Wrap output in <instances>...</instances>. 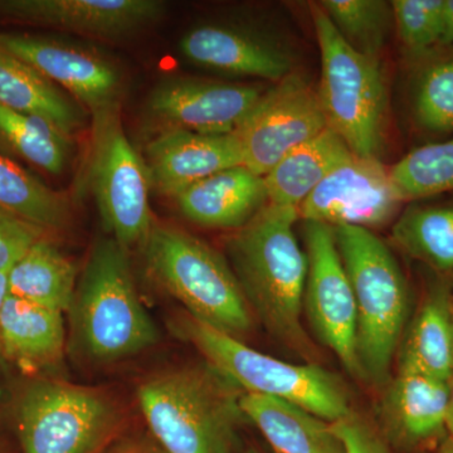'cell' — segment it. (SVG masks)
<instances>
[{"label": "cell", "mask_w": 453, "mask_h": 453, "mask_svg": "<svg viewBox=\"0 0 453 453\" xmlns=\"http://www.w3.org/2000/svg\"><path fill=\"white\" fill-rule=\"evenodd\" d=\"M299 210L267 203L226 243L231 268L253 316L282 345L309 363L315 349L301 323L308 257L294 226Z\"/></svg>", "instance_id": "obj_1"}, {"label": "cell", "mask_w": 453, "mask_h": 453, "mask_svg": "<svg viewBox=\"0 0 453 453\" xmlns=\"http://www.w3.org/2000/svg\"><path fill=\"white\" fill-rule=\"evenodd\" d=\"M242 395L207 362L153 372L136 388L151 436L168 453H234L247 421Z\"/></svg>", "instance_id": "obj_2"}, {"label": "cell", "mask_w": 453, "mask_h": 453, "mask_svg": "<svg viewBox=\"0 0 453 453\" xmlns=\"http://www.w3.org/2000/svg\"><path fill=\"white\" fill-rule=\"evenodd\" d=\"M71 319L73 350L92 365H111L159 342L131 273L127 250L112 237L98 240L77 283Z\"/></svg>", "instance_id": "obj_3"}, {"label": "cell", "mask_w": 453, "mask_h": 453, "mask_svg": "<svg viewBox=\"0 0 453 453\" xmlns=\"http://www.w3.org/2000/svg\"><path fill=\"white\" fill-rule=\"evenodd\" d=\"M357 306V353L365 380L386 386L403 336L410 292L389 247L363 226H333Z\"/></svg>", "instance_id": "obj_4"}, {"label": "cell", "mask_w": 453, "mask_h": 453, "mask_svg": "<svg viewBox=\"0 0 453 453\" xmlns=\"http://www.w3.org/2000/svg\"><path fill=\"white\" fill-rule=\"evenodd\" d=\"M172 329L243 393L283 399L329 423L353 412L344 381L323 366L291 365L259 353L242 340L219 332L186 311L173 319Z\"/></svg>", "instance_id": "obj_5"}, {"label": "cell", "mask_w": 453, "mask_h": 453, "mask_svg": "<svg viewBox=\"0 0 453 453\" xmlns=\"http://www.w3.org/2000/svg\"><path fill=\"white\" fill-rule=\"evenodd\" d=\"M142 251L151 281L188 314L238 340L251 332L255 316L237 277L210 244L177 226L154 225Z\"/></svg>", "instance_id": "obj_6"}, {"label": "cell", "mask_w": 453, "mask_h": 453, "mask_svg": "<svg viewBox=\"0 0 453 453\" xmlns=\"http://www.w3.org/2000/svg\"><path fill=\"white\" fill-rule=\"evenodd\" d=\"M321 56L318 92L327 129L357 157H377L388 122V91L380 58L357 52L320 7L311 5Z\"/></svg>", "instance_id": "obj_7"}, {"label": "cell", "mask_w": 453, "mask_h": 453, "mask_svg": "<svg viewBox=\"0 0 453 453\" xmlns=\"http://www.w3.org/2000/svg\"><path fill=\"white\" fill-rule=\"evenodd\" d=\"M11 412L23 453H95L124 418L110 390L46 375L20 387Z\"/></svg>", "instance_id": "obj_8"}, {"label": "cell", "mask_w": 453, "mask_h": 453, "mask_svg": "<svg viewBox=\"0 0 453 453\" xmlns=\"http://www.w3.org/2000/svg\"><path fill=\"white\" fill-rule=\"evenodd\" d=\"M91 115L89 181L101 220L127 251L131 247L142 249L154 226L148 166L125 134L121 105Z\"/></svg>", "instance_id": "obj_9"}, {"label": "cell", "mask_w": 453, "mask_h": 453, "mask_svg": "<svg viewBox=\"0 0 453 453\" xmlns=\"http://www.w3.org/2000/svg\"><path fill=\"white\" fill-rule=\"evenodd\" d=\"M303 237L308 257L303 311L310 327L351 377L365 380L357 353L356 299L333 226L305 220Z\"/></svg>", "instance_id": "obj_10"}, {"label": "cell", "mask_w": 453, "mask_h": 453, "mask_svg": "<svg viewBox=\"0 0 453 453\" xmlns=\"http://www.w3.org/2000/svg\"><path fill=\"white\" fill-rule=\"evenodd\" d=\"M327 129L318 89L297 73L264 92L237 133L243 165L264 178L295 149Z\"/></svg>", "instance_id": "obj_11"}, {"label": "cell", "mask_w": 453, "mask_h": 453, "mask_svg": "<svg viewBox=\"0 0 453 453\" xmlns=\"http://www.w3.org/2000/svg\"><path fill=\"white\" fill-rule=\"evenodd\" d=\"M262 95V89L251 85L172 77L151 89L145 116L159 133L226 135L242 127Z\"/></svg>", "instance_id": "obj_12"}, {"label": "cell", "mask_w": 453, "mask_h": 453, "mask_svg": "<svg viewBox=\"0 0 453 453\" xmlns=\"http://www.w3.org/2000/svg\"><path fill=\"white\" fill-rule=\"evenodd\" d=\"M405 204L390 168L377 157L353 155L340 164L300 205L303 220L371 229L388 225Z\"/></svg>", "instance_id": "obj_13"}, {"label": "cell", "mask_w": 453, "mask_h": 453, "mask_svg": "<svg viewBox=\"0 0 453 453\" xmlns=\"http://www.w3.org/2000/svg\"><path fill=\"white\" fill-rule=\"evenodd\" d=\"M0 49L61 86L91 113L121 105L124 79L120 70L94 47L61 38L0 33Z\"/></svg>", "instance_id": "obj_14"}, {"label": "cell", "mask_w": 453, "mask_h": 453, "mask_svg": "<svg viewBox=\"0 0 453 453\" xmlns=\"http://www.w3.org/2000/svg\"><path fill=\"white\" fill-rule=\"evenodd\" d=\"M159 0H0V18L101 40L144 31L165 14Z\"/></svg>", "instance_id": "obj_15"}, {"label": "cell", "mask_w": 453, "mask_h": 453, "mask_svg": "<svg viewBox=\"0 0 453 453\" xmlns=\"http://www.w3.org/2000/svg\"><path fill=\"white\" fill-rule=\"evenodd\" d=\"M447 412V381L398 371L387 381L378 407L380 434L398 451L429 453L449 436Z\"/></svg>", "instance_id": "obj_16"}, {"label": "cell", "mask_w": 453, "mask_h": 453, "mask_svg": "<svg viewBox=\"0 0 453 453\" xmlns=\"http://www.w3.org/2000/svg\"><path fill=\"white\" fill-rule=\"evenodd\" d=\"M145 163L155 188L175 198L203 179L243 165L242 145L237 133L203 135L186 130L164 131L146 146Z\"/></svg>", "instance_id": "obj_17"}, {"label": "cell", "mask_w": 453, "mask_h": 453, "mask_svg": "<svg viewBox=\"0 0 453 453\" xmlns=\"http://www.w3.org/2000/svg\"><path fill=\"white\" fill-rule=\"evenodd\" d=\"M179 50L188 61L216 73L273 82L292 73L291 56L282 47L234 26L195 27L183 35Z\"/></svg>", "instance_id": "obj_18"}, {"label": "cell", "mask_w": 453, "mask_h": 453, "mask_svg": "<svg viewBox=\"0 0 453 453\" xmlns=\"http://www.w3.org/2000/svg\"><path fill=\"white\" fill-rule=\"evenodd\" d=\"M65 349L64 312L8 294L0 310V351L5 365L38 377L62 362Z\"/></svg>", "instance_id": "obj_19"}, {"label": "cell", "mask_w": 453, "mask_h": 453, "mask_svg": "<svg viewBox=\"0 0 453 453\" xmlns=\"http://www.w3.org/2000/svg\"><path fill=\"white\" fill-rule=\"evenodd\" d=\"M187 219L208 228H242L267 204L264 178L244 165L216 173L175 196Z\"/></svg>", "instance_id": "obj_20"}, {"label": "cell", "mask_w": 453, "mask_h": 453, "mask_svg": "<svg viewBox=\"0 0 453 453\" xmlns=\"http://www.w3.org/2000/svg\"><path fill=\"white\" fill-rule=\"evenodd\" d=\"M453 285L437 277L398 347V371L447 381L453 368Z\"/></svg>", "instance_id": "obj_21"}, {"label": "cell", "mask_w": 453, "mask_h": 453, "mask_svg": "<svg viewBox=\"0 0 453 453\" xmlns=\"http://www.w3.org/2000/svg\"><path fill=\"white\" fill-rule=\"evenodd\" d=\"M241 408L279 453H345L332 423L273 396L243 393Z\"/></svg>", "instance_id": "obj_22"}, {"label": "cell", "mask_w": 453, "mask_h": 453, "mask_svg": "<svg viewBox=\"0 0 453 453\" xmlns=\"http://www.w3.org/2000/svg\"><path fill=\"white\" fill-rule=\"evenodd\" d=\"M0 105L38 116L67 135L85 124V111L47 77L18 57L0 49Z\"/></svg>", "instance_id": "obj_23"}, {"label": "cell", "mask_w": 453, "mask_h": 453, "mask_svg": "<svg viewBox=\"0 0 453 453\" xmlns=\"http://www.w3.org/2000/svg\"><path fill=\"white\" fill-rule=\"evenodd\" d=\"M353 155L342 138L325 129L286 155L265 175L268 203L299 210L315 188Z\"/></svg>", "instance_id": "obj_24"}, {"label": "cell", "mask_w": 453, "mask_h": 453, "mask_svg": "<svg viewBox=\"0 0 453 453\" xmlns=\"http://www.w3.org/2000/svg\"><path fill=\"white\" fill-rule=\"evenodd\" d=\"M9 294L43 308L68 312L76 292V267L42 238L7 273Z\"/></svg>", "instance_id": "obj_25"}, {"label": "cell", "mask_w": 453, "mask_h": 453, "mask_svg": "<svg viewBox=\"0 0 453 453\" xmlns=\"http://www.w3.org/2000/svg\"><path fill=\"white\" fill-rule=\"evenodd\" d=\"M393 242L453 285V203L411 204L396 219Z\"/></svg>", "instance_id": "obj_26"}, {"label": "cell", "mask_w": 453, "mask_h": 453, "mask_svg": "<svg viewBox=\"0 0 453 453\" xmlns=\"http://www.w3.org/2000/svg\"><path fill=\"white\" fill-rule=\"evenodd\" d=\"M410 111L427 135L453 134V46H440L410 59Z\"/></svg>", "instance_id": "obj_27"}, {"label": "cell", "mask_w": 453, "mask_h": 453, "mask_svg": "<svg viewBox=\"0 0 453 453\" xmlns=\"http://www.w3.org/2000/svg\"><path fill=\"white\" fill-rule=\"evenodd\" d=\"M0 208L46 232L59 231L70 225L68 199L3 154H0Z\"/></svg>", "instance_id": "obj_28"}, {"label": "cell", "mask_w": 453, "mask_h": 453, "mask_svg": "<svg viewBox=\"0 0 453 453\" xmlns=\"http://www.w3.org/2000/svg\"><path fill=\"white\" fill-rule=\"evenodd\" d=\"M0 146L49 174H61L73 151L71 135L52 122L2 105Z\"/></svg>", "instance_id": "obj_29"}, {"label": "cell", "mask_w": 453, "mask_h": 453, "mask_svg": "<svg viewBox=\"0 0 453 453\" xmlns=\"http://www.w3.org/2000/svg\"><path fill=\"white\" fill-rule=\"evenodd\" d=\"M390 175L405 203L453 192V136L413 149Z\"/></svg>", "instance_id": "obj_30"}, {"label": "cell", "mask_w": 453, "mask_h": 453, "mask_svg": "<svg viewBox=\"0 0 453 453\" xmlns=\"http://www.w3.org/2000/svg\"><path fill=\"white\" fill-rule=\"evenodd\" d=\"M320 7L351 49L362 55L380 58L395 27L390 3L383 0H324Z\"/></svg>", "instance_id": "obj_31"}, {"label": "cell", "mask_w": 453, "mask_h": 453, "mask_svg": "<svg viewBox=\"0 0 453 453\" xmlns=\"http://www.w3.org/2000/svg\"><path fill=\"white\" fill-rule=\"evenodd\" d=\"M399 41L408 59L442 46L445 0L390 2Z\"/></svg>", "instance_id": "obj_32"}, {"label": "cell", "mask_w": 453, "mask_h": 453, "mask_svg": "<svg viewBox=\"0 0 453 453\" xmlns=\"http://www.w3.org/2000/svg\"><path fill=\"white\" fill-rule=\"evenodd\" d=\"M46 235L40 226L0 208V273L7 275L33 244Z\"/></svg>", "instance_id": "obj_33"}, {"label": "cell", "mask_w": 453, "mask_h": 453, "mask_svg": "<svg viewBox=\"0 0 453 453\" xmlns=\"http://www.w3.org/2000/svg\"><path fill=\"white\" fill-rule=\"evenodd\" d=\"M332 427L342 441L345 453H390L383 434L354 411L332 423Z\"/></svg>", "instance_id": "obj_34"}, {"label": "cell", "mask_w": 453, "mask_h": 453, "mask_svg": "<svg viewBox=\"0 0 453 453\" xmlns=\"http://www.w3.org/2000/svg\"><path fill=\"white\" fill-rule=\"evenodd\" d=\"M101 453H168L153 436H129L115 441Z\"/></svg>", "instance_id": "obj_35"}, {"label": "cell", "mask_w": 453, "mask_h": 453, "mask_svg": "<svg viewBox=\"0 0 453 453\" xmlns=\"http://www.w3.org/2000/svg\"><path fill=\"white\" fill-rule=\"evenodd\" d=\"M442 46H453V0H445Z\"/></svg>", "instance_id": "obj_36"}, {"label": "cell", "mask_w": 453, "mask_h": 453, "mask_svg": "<svg viewBox=\"0 0 453 453\" xmlns=\"http://www.w3.org/2000/svg\"><path fill=\"white\" fill-rule=\"evenodd\" d=\"M447 386H449V412H447V432H449V436L453 438V368L451 375H449V380H447Z\"/></svg>", "instance_id": "obj_37"}, {"label": "cell", "mask_w": 453, "mask_h": 453, "mask_svg": "<svg viewBox=\"0 0 453 453\" xmlns=\"http://www.w3.org/2000/svg\"><path fill=\"white\" fill-rule=\"evenodd\" d=\"M8 279L5 273H0V310H2L3 303H4L5 297L8 296ZM4 360H3L2 351H0V368H5Z\"/></svg>", "instance_id": "obj_38"}, {"label": "cell", "mask_w": 453, "mask_h": 453, "mask_svg": "<svg viewBox=\"0 0 453 453\" xmlns=\"http://www.w3.org/2000/svg\"><path fill=\"white\" fill-rule=\"evenodd\" d=\"M429 453H453V438L447 436Z\"/></svg>", "instance_id": "obj_39"}, {"label": "cell", "mask_w": 453, "mask_h": 453, "mask_svg": "<svg viewBox=\"0 0 453 453\" xmlns=\"http://www.w3.org/2000/svg\"><path fill=\"white\" fill-rule=\"evenodd\" d=\"M4 413H3L2 408H0V453H3V429H4Z\"/></svg>", "instance_id": "obj_40"}, {"label": "cell", "mask_w": 453, "mask_h": 453, "mask_svg": "<svg viewBox=\"0 0 453 453\" xmlns=\"http://www.w3.org/2000/svg\"><path fill=\"white\" fill-rule=\"evenodd\" d=\"M246 453H258L255 449H250Z\"/></svg>", "instance_id": "obj_41"}]
</instances>
